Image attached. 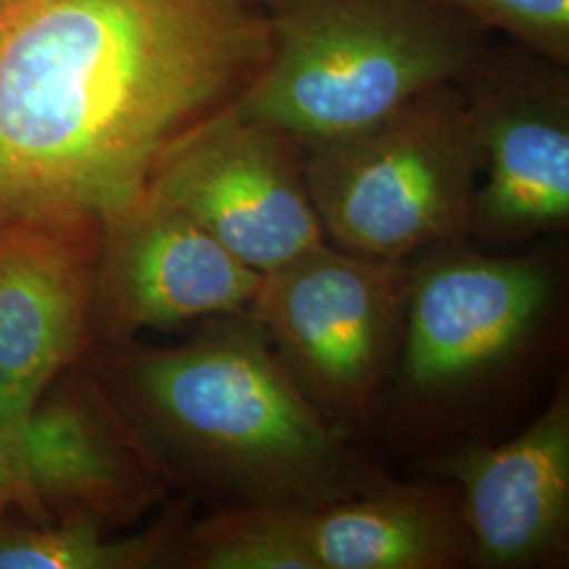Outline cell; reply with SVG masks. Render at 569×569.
Listing matches in <instances>:
<instances>
[{
    "mask_svg": "<svg viewBox=\"0 0 569 569\" xmlns=\"http://www.w3.org/2000/svg\"><path fill=\"white\" fill-rule=\"evenodd\" d=\"M327 243L382 262L472 228L479 159L460 82L435 87L385 121L302 146Z\"/></svg>",
    "mask_w": 569,
    "mask_h": 569,
    "instance_id": "cell-4",
    "label": "cell"
},
{
    "mask_svg": "<svg viewBox=\"0 0 569 569\" xmlns=\"http://www.w3.org/2000/svg\"><path fill=\"white\" fill-rule=\"evenodd\" d=\"M270 51L253 0H0V220L106 218Z\"/></svg>",
    "mask_w": 569,
    "mask_h": 569,
    "instance_id": "cell-1",
    "label": "cell"
},
{
    "mask_svg": "<svg viewBox=\"0 0 569 569\" xmlns=\"http://www.w3.org/2000/svg\"><path fill=\"white\" fill-rule=\"evenodd\" d=\"M298 515L270 507L218 510L188 531L178 559L199 569H317Z\"/></svg>",
    "mask_w": 569,
    "mask_h": 569,
    "instance_id": "cell-15",
    "label": "cell"
},
{
    "mask_svg": "<svg viewBox=\"0 0 569 569\" xmlns=\"http://www.w3.org/2000/svg\"><path fill=\"white\" fill-rule=\"evenodd\" d=\"M407 277L403 262L331 243L262 274L247 310L331 425L366 422L378 407L401 346Z\"/></svg>",
    "mask_w": 569,
    "mask_h": 569,
    "instance_id": "cell-5",
    "label": "cell"
},
{
    "mask_svg": "<svg viewBox=\"0 0 569 569\" xmlns=\"http://www.w3.org/2000/svg\"><path fill=\"white\" fill-rule=\"evenodd\" d=\"M213 321L186 345L103 366L108 397L163 475L224 509H315L392 481L310 403L249 310Z\"/></svg>",
    "mask_w": 569,
    "mask_h": 569,
    "instance_id": "cell-2",
    "label": "cell"
},
{
    "mask_svg": "<svg viewBox=\"0 0 569 569\" xmlns=\"http://www.w3.org/2000/svg\"><path fill=\"white\" fill-rule=\"evenodd\" d=\"M390 481L355 498L300 509V533L317 569L470 568L460 493Z\"/></svg>",
    "mask_w": 569,
    "mask_h": 569,
    "instance_id": "cell-13",
    "label": "cell"
},
{
    "mask_svg": "<svg viewBox=\"0 0 569 569\" xmlns=\"http://www.w3.org/2000/svg\"><path fill=\"white\" fill-rule=\"evenodd\" d=\"M84 517L0 526V569H138L180 557L178 523L112 538Z\"/></svg>",
    "mask_w": 569,
    "mask_h": 569,
    "instance_id": "cell-14",
    "label": "cell"
},
{
    "mask_svg": "<svg viewBox=\"0 0 569 569\" xmlns=\"http://www.w3.org/2000/svg\"><path fill=\"white\" fill-rule=\"evenodd\" d=\"M253 2H258V4H262L264 9H268V7H272V4H277V2H281V0H253Z\"/></svg>",
    "mask_w": 569,
    "mask_h": 569,
    "instance_id": "cell-18",
    "label": "cell"
},
{
    "mask_svg": "<svg viewBox=\"0 0 569 569\" xmlns=\"http://www.w3.org/2000/svg\"><path fill=\"white\" fill-rule=\"evenodd\" d=\"M512 41L569 66V0H430Z\"/></svg>",
    "mask_w": 569,
    "mask_h": 569,
    "instance_id": "cell-16",
    "label": "cell"
},
{
    "mask_svg": "<svg viewBox=\"0 0 569 569\" xmlns=\"http://www.w3.org/2000/svg\"><path fill=\"white\" fill-rule=\"evenodd\" d=\"M266 11L268 58L230 106L300 146L462 81L488 47L483 28L430 0H281Z\"/></svg>",
    "mask_w": 569,
    "mask_h": 569,
    "instance_id": "cell-3",
    "label": "cell"
},
{
    "mask_svg": "<svg viewBox=\"0 0 569 569\" xmlns=\"http://www.w3.org/2000/svg\"><path fill=\"white\" fill-rule=\"evenodd\" d=\"M21 512L32 523H47L26 483L18 430L0 428V515Z\"/></svg>",
    "mask_w": 569,
    "mask_h": 569,
    "instance_id": "cell-17",
    "label": "cell"
},
{
    "mask_svg": "<svg viewBox=\"0 0 569 569\" xmlns=\"http://www.w3.org/2000/svg\"><path fill=\"white\" fill-rule=\"evenodd\" d=\"M460 493L470 568H559L569 550V388L515 439L430 462Z\"/></svg>",
    "mask_w": 569,
    "mask_h": 569,
    "instance_id": "cell-11",
    "label": "cell"
},
{
    "mask_svg": "<svg viewBox=\"0 0 569 569\" xmlns=\"http://www.w3.org/2000/svg\"><path fill=\"white\" fill-rule=\"evenodd\" d=\"M26 483L47 523L84 517L103 528L154 505L163 472L108 392L72 382L41 401L18 430Z\"/></svg>",
    "mask_w": 569,
    "mask_h": 569,
    "instance_id": "cell-12",
    "label": "cell"
},
{
    "mask_svg": "<svg viewBox=\"0 0 569 569\" xmlns=\"http://www.w3.org/2000/svg\"><path fill=\"white\" fill-rule=\"evenodd\" d=\"M557 300L545 256L441 251L409 270L397 355L406 407H443L528 357Z\"/></svg>",
    "mask_w": 569,
    "mask_h": 569,
    "instance_id": "cell-6",
    "label": "cell"
},
{
    "mask_svg": "<svg viewBox=\"0 0 569 569\" xmlns=\"http://www.w3.org/2000/svg\"><path fill=\"white\" fill-rule=\"evenodd\" d=\"M102 222L0 220V428L20 430L91 327Z\"/></svg>",
    "mask_w": 569,
    "mask_h": 569,
    "instance_id": "cell-10",
    "label": "cell"
},
{
    "mask_svg": "<svg viewBox=\"0 0 569 569\" xmlns=\"http://www.w3.org/2000/svg\"><path fill=\"white\" fill-rule=\"evenodd\" d=\"M148 192L178 207L260 274L327 243L308 194L302 146L247 121L232 106L164 150Z\"/></svg>",
    "mask_w": 569,
    "mask_h": 569,
    "instance_id": "cell-7",
    "label": "cell"
},
{
    "mask_svg": "<svg viewBox=\"0 0 569 569\" xmlns=\"http://www.w3.org/2000/svg\"><path fill=\"white\" fill-rule=\"evenodd\" d=\"M568 68L486 47L460 81L479 159L470 230L517 241L568 228Z\"/></svg>",
    "mask_w": 569,
    "mask_h": 569,
    "instance_id": "cell-8",
    "label": "cell"
},
{
    "mask_svg": "<svg viewBox=\"0 0 569 569\" xmlns=\"http://www.w3.org/2000/svg\"><path fill=\"white\" fill-rule=\"evenodd\" d=\"M262 274L146 190L102 222L91 326L112 345L143 329L243 312Z\"/></svg>",
    "mask_w": 569,
    "mask_h": 569,
    "instance_id": "cell-9",
    "label": "cell"
}]
</instances>
